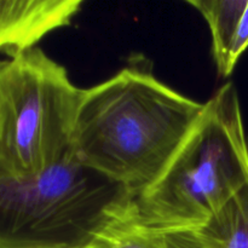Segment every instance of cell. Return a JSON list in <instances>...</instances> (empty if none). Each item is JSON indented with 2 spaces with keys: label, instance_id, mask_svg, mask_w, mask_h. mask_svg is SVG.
I'll use <instances>...</instances> for the list:
<instances>
[{
  "label": "cell",
  "instance_id": "obj_1",
  "mask_svg": "<svg viewBox=\"0 0 248 248\" xmlns=\"http://www.w3.org/2000/svg\"><path fill=\"white\" fill-rule=\"evenodd\" d=\"M153 74L143 57L84 90L72 153L137 198L164 172L203 111Z\"/></svg>",
  "mask_w": 248,
  "mask_h": 248
},
{
  "label": "cell",
  "instance_id": "obj_2",
  "mask_svg": "<svg viewBox=\"0 0 248 248\" xmlns=\"http://www.w3.org/2000/svg\"><path fill=\"white\" fill-rule=\"evenodd\" d=\"M248 186V135L232 82L208 99L161 176L136 198L145 224L196 230Z\"/></svg>",
  "mask_w": 248,
  "mask_h": 248
},
{
  "label": "cell",
  "instance_id": "obj_3",
  "mask_svg": "<svg viewBox=\"0 0 248 248\" xmlns=\"http://www.w3.org/2000/svg\"><path fill=\"white\" fill-rule=\"evenodd\" d=\"M135 200L70 152L38 177L0 179V248H82Z\"/></svg>",
  "mask_w": 248,
  "mask_h": 248
},
{
  "label": "cell",
  "instance_id": "obj_4",
  "mask_svg": "<svg viewBox=\"0 0 248 248\" xmlns=\"http://www.w3.org/2000/svg\"><path fill=\"white\" fill-rule=\"evenodd\" d=\"M82 92L39 47L0 61V179L38 177L72 152Z\"/></svg>",
  "mask_w": 248,
  "mask_h": 248
},
{
  "label": "cell",
  "instance_id": "obj_5",
  "mask_svg": "<svg viewBox=\"0 0 248 248\" xmlns=\"http://www.w3.org/2000/svg\"><path fill=\"white\" fill-rule=\"evenodd\" d=\"M81 0H0V52L18 56L51 31L69 26Z\"/></svg>",
  "mask_w": 248,
  "mask_h": 248
},
{
  "label": "cell",
  "instance_id": "obj_6",
  "mask_svg": "<svg viewBox=\"0 0 248 248\" xmlns=\"http://www.w3.org/2000/svg\"><path fill=\"white\" fill-rule=\"evenodd\" d=\"M205 18L220 78L232 74L248 48V0H186Z\"/></svg>",
  "mask_w": 248,
  "mask_h": 248
},
{
  "label": "cell",
  "instance_id": "obj_7",
  "mask_svg": "<svg viewBox=\"0 0 248 248\" xmlns=\"http://www.w3.org/2000/svg\"><path fill=\"white\" fill-rule=\"evenodd\" d=\"M196 232L207 248H248V186Z\"/></svg>",
  "mask_w": 248,
  "mask_h": 248
},
{
  "label": "cell",
  "instance_id": "obj_8",
  "mask_svg": "<svg viewBox=\"0 0 248 248\" xmlns=\"http://www.w3.org/2000/svg\"><path fill=\"white\" fill-rule=\"evenodd\" d=\"M82 248H165L164 232L145 224L136 200Z\"/></svg>",
  "mask_w": 248,
  "mask_h": 248
},
{
  "label": "cell",
  "instance_id": "obj_9",
  "mask_svg": "<svg viewBox=\"0 0 248 248\" xmlns=\"http://www.w3.org/2000/svg\"><path fill=\"white\" fill-rule=\"evenodd\" d=\"M165 248H207L196 230L164 232Z\"/></svg>",
  "mask_w": 248,
  "mask_h": 248
}]
</instances>
